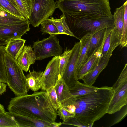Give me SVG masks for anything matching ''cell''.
<instances>
[{"instance_id": "obj_1", "label": "cell", "mask_w": 127, "mask_h": 127, "mask_svg": "<svg viewBox=\"0 0 127 127\" xmlns=\"http://www.w3.org/2000/svg\"><path fill=\"white\" fill-rule=\"evenodd\" d=\"M8 110L12 114L36 118L50 123L55 122L57 111L53 107L47 93L44 90L11 99Z\"/></svg>"}, {"instance_id": "obj_2", "label": "cell", "mask_w": 127, "mask_h": 127, "mask_svg": "<svg viewBox=\"0 0 127 127\" xmlns=\"http://www.w3.org/2000/svg\"><path fill=\"white\" fill-rule=\"evenodd\" d=\"M114 93L112 87L104 86L90 94L76 97L74 116L88 127L107 113Z\"/></svg>"}, {"instance_id": "obj_3", "label": "cell", "mask_w": 127, "mask_h": 127, "mask_svg": "<svg viewBox=\"0 0 127 127\" xmlns=\"http://www.w3.org/2000/svg\"><path fill=\"white\" fill-rule=\"evenodd\" d=\"M62 13L98 17L112 15L109 0H57Z\"/></svg>"}, {"instance_id": "obj_4", "label": "cell", "mask_w": 127, "mask_h": 127, "mask_svg": "<svg viewBox=\"0 0 127 127\" xmlns=\"http://www.w3.org/2000/svg\"><path fill=\"white\" fill-rule=\"evenodd\" d=\"M65 22L75 37L79 39L80 34L88 33L93 34L103 29L114 27V16L98 17L63 13Z\"/></svg>"}, {"instance_id": "obj_5", "label": "cell", "mask_w": 127, "mask_h": 127, "mask_svg": "<svg viewBox=\"0 0 127 127\" xmlns=\"http://www.w3.org/2000/svg\"><path fill=\"white\" fill-rule=\"evenodd\" d=\"M4 61L7 75V83L16 96L27 94L28 89L25 76L23 70L16 60L5 53Z\"/></svg>"}, {"instance_id": "obj_6", "label": "cell", "mask_w": 127, "mask_h": 127, "mask_svg": "<svg viewBox=\"0 0 127 127\" xmlns=\"http://www.w3.org/2000/svg\"><path fill=\"white\" fill-rule=\"evenodd\" d=\"M57 8L54 0H34L29 19L30 24L34 27H38L43 21L52 17Z\"/></svg>"}, {"instance_id": "obj_7", "label": "cell", "mask_w": 127, "mask_h": 127, "mask_svg": "<svg viewBox=\"0 0 127 127\" xmlns=\"http://www.w3.org/2000/svg\"><path fill=\"white\" fill-rule=\"evenodd\" d=\"M33 48L36 60H41L52 56H59L62 52V48L56 36L50 35L47 38L34 42Z\"/></svg>"}, {"instance_id": "obj_8", "label": "cell", "mask_w": 127, "mask_h": 127, "mask_svg": "<svg viewBox=\"0 0 127 127\" xmlns=\"http://www.w3.org/2000/svg\"><path fill=\"white\" fill-rule=\"evenodd\" d=\"M59 56L54 57L48 63L42 77V90L46 91L51 87H55L59 80Z\"/></svg>"}, {"instance_id": "obj_9", "label": "cell", "mask_w": 127, "mask_h": 127, "mask_svg": "<svg viewBox=\"0 0 127 127\" xmlns=\"http://www.w3.org/2000/svg\"><path fill=\"white\" fill-rule=\"evenodd\" d=\"M80 47V42L75 43L62 78L69 87L74 84L78 80L75 72L76 65Z\"/></svg>"}, {"instance_id": "obj_10", "label": "cell", "mask_w": 127, "mask_h": 127, "mask_svg": "<svg viewBox=\"0 0 127 127\" xmlns=\"http://www.w3.org/2000/svg\"><path fill=\"white\" fill-rule=\"evenodd\" d=\"M28 20L15 24L0 25V38L7 42L14 38H21L30 29Z\"/></svg>"}, {"instance_id": "obj_11", "label": "cell", "mask_w": 127, "mask_h": 127, "mask_svg": "<svg viewBox=\"0 0 127 127\" xmlns=\"http://www.w3.org/2000/svg\"><path fill=\"white\" fill-rule=\"evenodd\" d=\"M120 44V41L115 34L114 27L106 28L102 43L100 47V52L102 55L100 61L110 58L113 51Z\"/></svg>"}, {"instance_id": "obj_12", "label": "cell", "mask_w": 127, "mask_h": 127, "mask_svg": "<svg viewBox=\"0 0 127 127\" xmlns=\"http://www.w3.org/2000/svg\"><path fill=\"white\" fill-rule=\"evenodd\" d=\"M113 97L109 104L107 113L114 114L120 111L127 103V82L114 90Z\"/></svg>"}, {"instance_id": "obj_13", "label": "cell", "mask_w": 127, "mask_h": 127, "mask_svg": "<svg viewBox=\"0 0 127 127\" xmlns=\"http://www.w3.org/2000/svg\"><path fill=\"white\" fill-rule=\"evenodd\" d=\"M58 100L61 106L66 108L74 104L76 97L70 92L68 86L61 78L54 87Z\"/></svg>"}, {"instance_id": "obj_14", "label": "cell", "mask_w": 127, "mask_h": 127, "mask_svg": "<svg viewBox=\"0 0 127 127\" xmlns=\"http://www.w3.org/2000/svg\"><path fill=\"white\" fill-rule=\"evenodd\" d=\"M36 56L32 48L30 46H24L16 61L23 71L27 72L30 65L34 64Z\"/></svg>"}, {"instance_id": "obj_15", "label": "cell", "mask_w": 127, "mask_h": 127, "mask_svg": "<svg viewBox=\"0 0 127 127\" xmlns=\"http://www.w3.org/2000/svg\"><path fill=\"white\" fill-rule=\"evenodd\" d=\"M102 57L100 47L94 50L79 70L77 75L78 80L82 79L92 71L98 64Z\"/></svg>"}, {"instance_id": "obj_16", "label": "cell", "mask_w": 127, "mask_h": 127, "mask_svg": "<svg viewBox=\"0 0 127 127\" xmlns=\"http://www.w3.org/2000/svg\"><path fill=\"white\" fill-rule=\"evenodd\" d=\"M12 114L18 127H53V122L50 123L34 117Z\"/></svg>"}, {"instance_id": "obj_17", "label": "cell", "mask_w": 127, "mask_h": 127, "mask_svg": "<svg viewBox=\"0 0 127 127\" xmlns=\"http://www.w3.org/2000/svg\"><path fill=\"white\" fill-rule=\"evenodd\" d=\"M92 35L90 33H87L80 39V49L75 69L77 77L79 70L89 58V47Z\"/></svg>"}, {"instance_id": "obj_18", "label": "cell", "mask_w": 127, "mask_h": 127, "mask_svg": "<svg viewBox=\"0 0 127 127\" xmlns=\"http://www.w3.org/2000/svg\"><path fill=\"white\" fill-rule=\"evenodd\" d=\"M26 41L21 38L10 39L5 46V52L16 60L24 46Z\"/></svg>"}, {"instance_id": "obj_19", "label": "cell", "mask_w": 127, "mask_h": 127, "mask_svg": "<svg viewBox=\"0 0 127 127\" xmlns=\"http://www.w3.org/2000/svg\"><path fill=\"white\" fill-rule=\"evenodd\" d=\"M125 10L124 4L116 8L114 16V30L115 34L118 39L121 40L124 25V16Z\"/></svg>"}, {"instance_id": "obj_20", "label": "cell", "mask_w": 127, "mask_h": 127, "mask_svg": "<svg viewBox=\"0 0 127 127\" xmlns=\"http://www.w3.org/2000/svg\"><path fill=\"white\" fill-rule=\"evenodd\" d=\"M110 58H108L103 60L100 61L95 68L82 79L84 83L89 85H92L100 73L107 65Z\"/></svg>"}, {"instance_id": "obj_21", "label": "cell", "mask_w": 127, "mask_h": 127, "mask_svg": "<svg viewBox=\"0 0 127 127\" xmlns=\"http://www.w3.org/2000/svg\"><path fill=\"white\" fill-rule=\"evenodd\" d=\"M43 71H29L26 76L28 89L34 92L37 91L41 89L42 77Z\"/></svg>"}, {"instance_id": "obj_22", "label": "cell", "mask_w": 127, "mask_h": 127, "mask_svg": "<svg viewBox=\"0 0 127 127\" xmlns=\"http://www.w3.org/2000/svg\"><path fill=\"white\" fill-rule=\"evenodd\" d=\"M69 88L71 94L76 97L95 92L99 88L92 85L82 83L78 80L74 85Z\"/></svg>"}, {"instance_id": "obj_23", "label": "cell", "mask_w": 127, "mask_h": 127, "mask_svg": "<svg viewBox=\"0 0 127 127\" xmlns=\"http://www.w3.org/2000/svg\"><path fill=\"white\" fill-rule=\"evenodd\" d=\"M50 17L49 19L56 27L59 34H64L75 37L67 25L64 14L61 15L59 19L55 18L52 16Z\"/></svg>"}, {"instance_id": "obj_24", "label": "cell", "mask_w": 127, "mask_h": 127, "mask_svg": "<svg viewBox=\"0 0 127 127\" xmlns=\"http://www.w3.org/2000/svg\"><path fill=\"white\" fill-rule=\"evenodd\" d=\"M0 10L15 16L25 18L18 7L8 0H0Z\"/></svg>"}, {"instance_id": "obj_25", "label": "cell", "mask_w": 127, "mask_h": 127, "mask_svg": "<svg viewBox=\"0 0 127 127\" xmlns=\"http://www.w3.org/2000/svg\"><path fill=\"white\" fill-rule=\"evenodd\" d=\"M105 29L100 30L92 35L89 46L88 51L89 57L94 50L101 46L103 41Z\"/></svg>"}, {"instance_id": "obj_26", "label": "cell", "mask_w": 127, "mask_h": 127, "mask_svg": "<svg viewBox=\"0 0 127 127\" xmlns=\"http://www.w3.org/2000/svg\"><path fill=\"white\" fill-rule=\"evenodd\" d=\"M20 12L25 18L29 20L32 13L34 0H15Z\"/></svg>"}, {"instance_id": "obj_27", "label": "cell", "mask_w": 127, "mask_h": 127, "mask_svg": "<svg viewBox=\"0 0 127 127\" xmlns=\"http://www.w3.org/2000/svg\"><path fill=\"white\" fill-rule=\"evenodd\" d=\"M0 127H18L12 114L5 111L0 112Z\"/></svg>"}, {"instance_id": "obj_28", "label": "cell", "mask_w": 127, "mask_h": 127, "mask_svg": "<svg viewBox=\"0 0 127 127\" xmlns=\"http://www.w3.org/2000/svg\"><path fill=\"white\" fill-rule=\"evenodd\" d=\"M72 52V49L70 50L66 49L63 54L59 56V80L63 76Z\"/></svg>"}, {"instance_id": "obj_29", "label": "cell", "mask_w": 127, "mask_h": 127, "mask_svg": "<svg viewBox=\"0 0 127 127\" xmlns=\"http://www.w3.org/2000/svg\"><path fill=\"white\" fill-rule=\"evenodd\" d=\"M40 24V29L42 34L48 33L53 36L59 34L56 27L49 18L43 21Z\"/></svg>"}, {"instance_id": "obj_30", "label": "cell", "mask_w": 127, "mask_h": 127, "mask_svg": "<svg viewBox=\"0 0 127 127\" xmlns=\"http://www.w3.org/2000/svg\"><path fill=\"white\" fill-rule=\"evenodd\" d=\"M27 20L25 18L17 17L9 14L4 16L0 15V25L19 24Z\"/></svg>"}, {"instance_id": "obj_31", "label": "cell", "mask_w": 127, "mask_h": 127, "mask_svg": "<svg viewBox=\"0 0 127 127\" xmlns=\"http://www.w3.org/2000/svg\"><path fill=\"white\" fill-rule=\"evenodd\" d=\"M5 46H0V81L7 83V75L4 61Z\"/></svg>"}, {"instance_id": "obj_32", "label": "cell", "mask_w": 127, "mask_h": 127, "mask_svg": "<svg viewBox=\"0 0 127 127\" xmlns=\"http://www.w3.org/2000/svg\"><path fill=\"white\" fill-rule=\"evenodd\" d=\"M125 10L124 16V25L120 45L122 48L127 47V1L124 3Z\"/></svg>"}, {"instance_id": "obj_33", "label": "cell", "mask_w": 127, "mask_h": 127, "mask_svg": "<svg viewBox=\"0 0 127 127\" xmlns=\"http://www.w3.org/2000/svg\"><path fill=\"white\" fill-rule=\"evenodd\" d=\"M50 100L54 108L57 111L61 105L59 102L54 87H51L46 90Z\"/></svg>"}, {"instance_id": "obj_34", "label": "cell", "mask_w": 127, "mask_h": 127, "mask_svg": "<svg viewBox=\"0 0 127 127\" xmlns=\"http://www.w3.org/2000/svg\"><path fill=\"white\" fill-rule=\"evenodd\" d=\"M57 111V115H58L63 122L66 121L69 118L74 116L75 114L71 113L68 110L61 105Z\"/></svg>"}, {"instance_id": "obj_35", "label": "cell", "mask_w": 127, "mask_h": 127, "mask_svg": "<svg viewBox=\"0 0 127 127\" xmlns=\"http://www.w3.org/2000/svg\"><path fill=\"white\" fill-rule=\"evenodd\" d=\"M62 124L69 125L79 127H87L74 116L69 118L66 121L62 122Z\"/></svg>"}, {"instance_id": "obj_36", "label": "cell", "mask_w": 127, "mask_h": 127, "mask_svg": "<svg viewBox=\"0 0 127 127\" xmlns=\"http://www.w3.org/2000/svg\"><path fill=\"white\" fill-rule=\"evenodd\" d=\"M127 114V109L126 107V108L116 118L114 119L112 123L109 127L120 122L126 116Z\"/></svg>"}, {"instance_id": "obj_37", "label": "cell", "mask_w": 127, "mask_h": 127, "mask_svg": "<svg viewBox=\"0 0 127 127\" xmlns=\"http://www.w3.org/2000/svg\"><path fill=\"white\" fill-rule=\"evenodd\" d=\"M7 85L0 81V96L6 92Z\"/></svg>"}, {"instance_id": "obj_38", "label": "cell", "mask_w": 127, "mask_h": 127, "mask_svg": "<svg viewBox=\"0 0 127 127\" xmlns=\"http://www.w3.org/2000/svg\"><path fill=\"white\" fill-rule=\"evenodd\" d=\"M65 108L71 113L75 114L76 107L74 104L68 106Z\"/></svg>"}, {"instance_id": "obj_39", "label": "cell", "mask_w": 127, "mask_h": 127, "mask_svg": "<svg viewBox=\"0 0 127 127\" xmlns=\"http://www.w3.org/2000/svg\"><path fill=\"white\" fill-rule=\"evenodd\" d=\"M62 124V122H59L58 123L55 122H53V127H59Z\"/></svg>"}, {"instance_id": "obj_40", "label": "cell", "mask_w": 127, "mask_h": 127, "mask_svg": "<svg viewBox=\"0 0 127 127\" xmlns=\"http://www.w3.org/2000/svg\"><path fill=\"white\" fill-rule=\"evenodd\" d=\"M5 110L4 106L0 103V112H3Z\"/></svg>"}, {"instance_id": "obj_41", "label": "cell", "mask_w": 127, "mask_h": 127, "mask_svg": "<svg viewBox=\"0 0 127 127\" xmlns=\"http://www.w3.org/2000/svg\"><path fill=\"white\" fill-rule=\"evenodd\" d=\"M11 2L13 4H14L17 7H18V5L16 3V1L15 0H8Z\"/></svg>"}, {"instance_id": "obj_42", "label": "cell", "mask_w": 127, "mask_h": 127, "mask_svg": "<svg viewBox=\"0 0 127 127\" xmlns=\"http://www.w3.org/2000/svg\"><path fill=\"white\" fill-rule=\"evenodd\" d=\"M2 12V11H1V10H0V13L1 12Z\"/></svg>"}]
</instances>
